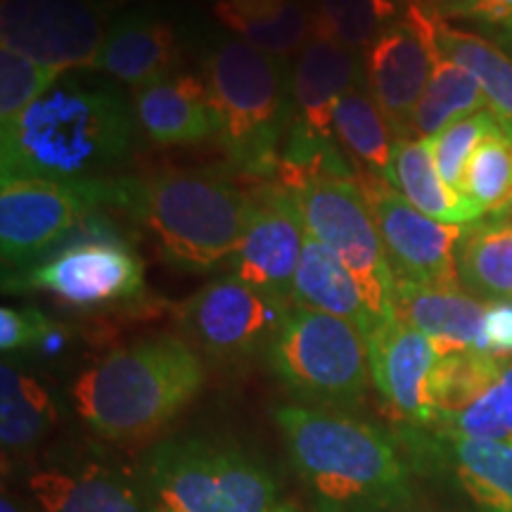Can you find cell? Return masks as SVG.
Instances as JSON below:
<instances>
[{
    "mask_svg": "<svg viewBox=\"0 0 512 512\" xmlns=\"http://www.w3.org/2000/svg\"><path fill=\"white\" fill-rule=\"evenodd\" d=\"M465 197L482 214L503 216L512 204V138L498 126L472 155L465 171Z\"/></svg>",
    "mask_w": 512,
    "mask_h": 512,
    "instance_id": "cell-32",
    "label": "cell"
},
{
    "mask_svg": "<svg viewBox=\"0 0 512 512\" xmlns=\"http://www.w3.org/2000/svg\"><path fill=\"white\" fill-rule=\"evenodd\" d=\"M290 309L292 302L226 275L183 304L181 323L204 354L235 363L268 351Z\"/></svg>",
    "mask_w": 512,
    "mask_h": 512,
    "instance_id": "cell-11",
    "label": "cell"
},
{
    "mask_svg": "<svg viewBox=\"0 0 512 512\" xmlns=\"http://www.w3.org/2000/svg\"><path fill=\"white\" fill-rule=\"evenodd\" d=\"M463 489L484 512H512V444L448 439Z\"/></svg>",
    "mask_w": 512,
    "mask_h": 512,
    "instance_id": "cell-31",
    "label": "cell"
},
{
    "mask_svg": "<svg viewBox=\"0 0 512 512\" xmlns=\"http://www.w3.org/2000/svg\"><path fill=\"white\" fill-rule=\"evenodd\" d=\"M53 330V323L36 309H0V349L5 354L27 347H41L43 339Z\"/></svg>",
    "mask_w": 512,
    "mask_h": 512,
    "instance_id": "cell-36",
    "label": "cell"
},
{
    "mask_svg": "<svg viewBox=\"0 0 512 512\" xmlns=\"http://www.w3.org/2000/svg\"><path fill=\"white\" fill-rule=\"evenodd\" d=\"M268 512H294V510L287 503H278V505H275V508H271Z\"/></svg>",
    "mask_w": 512,
    "mask_h": 512,
    "instance_id": "cell-40",
    "label": "cell"
},
{
    "mask_svg": "<svg viewBox=\"0 0 512 512\" xmlns=\"http://www.w3.org/2000/svg\"><path fill=\"white\" fill-rule=\"evenodd\" d=\"M434 48L441 57L460 64L475 76L503 131L512 138V57L503 53L496 43L456 29L434 12Z\"/></svg>",
    "mask_w": 512,
    "mask_h": 512,
    "instance_id": "cell-26",
    "label": "cell"
},
{
    "mask_svg": "<svg viewBox=\"0 0 512 512\" xmlns=\"http://www.w3.org/2000/svg\"><path fill=\"white\" fill-rule=\"evenodd\" d=\"M178 60L171 24L147 12H131L107 29L95 69L126 86L145 88L171 76Z\"/></svg>",
    "mask_w": 512,
    "mask_h": 512,
    "instance_id": "cell-21",
    "label": "cell"
},
{
    "mask_svg": "<svg viewBox=\"0 0 512 512\" xmlns=\"http://www.w3.org/2000/svg\"><path fill=\"white\" fill-rule=\"evenodd\" d=\"M133 114L110 88H53L0 136V174L8 181H107L131 152Z\"/></svg>",
    "mask_w": 512,
    "mask_h": 512,
    "instance_id": "cell-1",
    "label": "cell"
},
{
    "mask_svg": "<svg viewBox=\"0 0 512 512\" xmlns=\"http://www.w3.org/2000/svg\"><path fill=\"white\" fill-rule=\"evenodd\" d=\"M304 240L306 228L290 192L275 188L264 200L256 202L245 238L228 264L242 283L292 302V285L302 261Z\"/></svg>",
    "mask_w": 512,
    "mask_h": 512,
    "instance_id": "cell-17",
    "label": "cell"
},
{
    "mask_svg": "<svg viewBox=\"0 0 512 512\" xmlns=\"http://www.w3.org/2000/svg\"><path fill=\"white\" fill-rule=\"evenodd\" d=\"M275 422L316 512H389L408 498V470L387 432L318 406H280Z\"/></svg>",
    "mask_w": 512,
    "mask_h": 512,
    "instance_id": "cell-2",
    "label": "cell"
},
{
    "mask_svg": "<svg viewBox=\"0 0 512 512\" xmlns=\"http://www.w3.org/2000/svg\"><path fill=\"white\" fill-rule=\"evenodd\" d=\"M458 278L467 290L491 302L512 299V221H475L458 242Z\"/></svg>",
    "mask_w": 512,
    "mask_h": 512,
    "instance_id": "cell-27",
    "label": "cell"
},
{
    "mask_svg": "<svg viewBox=\"0 0 512 512\" xmlns=\"http://www.w3.org/2000/svg\"><path fill=\"white\" fill-rule=\"evenodd\" d=\"M432 10L441 17L472 19L503 31L512 29V0H434Z\"/></svg>",
    "mask_w": 512,
    "mask_h": 512,
    "instance_id": "cell-37",
    "label": "cell"
},
{
    "mask_svg": "<svg viewBox=\"0 0 512 512\" xmlns=\"http://www.w3.org/2000/svg\"><path fill=\"white\" fill-rule=\"evenodd\" d=\"M505 214H510V216H512V204H510V209H508V211H505Z\"/></svg>",
    "mask_w": 512,
    "mask_h": 512,
    "instance_id": "cell-42",
    "label": "cell"
},
{
    "mask_svg": "<svg viewBox=\"0 0 512 512\" xmlns=\"http://www.w3.org/2000/svg\"><path fill=\"white\" fill-rule=\"evenodd\" d=\"M373 384L399 420L434 425V377L441 354L430 337L394 318L368 339Z\"/></svg>",
    "mask_w": 512,
    "mask_h": 512,
    "instance_id": "cell-16",
    "label": "cell"
},
{
    "mask_svg": "<svg viewBox=\"0 0 512 512\" xmlns=\"http://www.w3.org/2000/svg\"><path fill=\"white\" fill-rule=\"evenodd\" d=\"M119 207L150 230L169 264L211 271L238 252L256 202L221 176L174 171L121 181Z\"/></svg>",
    "mask_w": 512,
    "mask_h": 512,
    "instance_id": "cell-4",
    "label": "cell"
},
{
    "mask_svg": "<svg viewBox=\"0 0 512 512\" xmlns=\"http://www.w3.org/2000/svg\"><path fill=\"white\" fill-rule=\"evenodd\" d=\"M62 72L43 67L10 48H0V119L10 121L41 100Z\"/></svg>",
    "mask_w": 512,
    "mask_h": 512,
    "instance_id": "cell-35",
    "label": "cell"
},
{
    "mask_svg": "<svg viewBox=\"0 0 512 512\" xmlns=\"http://www.w3.org/2000/svg\"><path fill=\"white\" fill-rule=\"evenodd\" d=\"M57 420L41 382L10 363L0 366V441L5 453H24L46 439Z\"/></svg>",
    "mask_w": 512,
    "mask_h": 512,
    "instance_id": "cell-28",
    "label": "cell"
},
{
    "mask_svg": "<svg viewBox=\"0 0 512 512\" xmlns=\"http://www.w3.org/2000/svg\"><path fill=\"white\" fill-rule=\"evenodd\" d=\"M216 136L230 162L249 174L278 171L280 145L294 121L292 72L283 57L242 38H223L204 64Z\"/></svg>",
    "mask_w": 512,
    "mask_h": 512,
    "instance_id": "cell-5",
    "label": "cell"
},
{
    "mask_svg": "<svg viewBox=\"0 0 512 512\" xmlns=\"http://www.w3.org/2000/svg\"><path fill=\"white\" fill-rule=\"evenodd\" d=\"M394 313L430 337L441 356L479 351L486 306L460 287H430L396 278Z\"/></svg>",
    "mask_w": 512,
    "mask_h": 512,
    "instance_id": "cell-19",
    "label": "cell"
},
{
    "mask_svg": "<svg viewBox=\"0 0 512 512\" xmlns=\"http://www.w3.org/2000/svg\"><path fill=\"white\" fill-rule=\"evenodd\" d=\"M332 131L339 143L347 147L356 166L387 176L392 164L394 143L392 126L366 88L356 86L339 98L332 114Z\"/></svg>",
    "mask_w": 512,
    "mask_h": 512,
    "instance_id": "cell-29",
    "label": "cell"
},
{
    "mask_svg": "<svg viewBox=\"0 0 512 512\" xmlns=\"http://www.w3.org/2000/svg\"><path fill=\"white\" fill-rule=\"evenodd\" d=\"M446 439H486L512 444V361L486 356L475 387L437 420Z\"/></svg>",
    "mask_w": 512,
    "mask_h": 512,
    "instance_id": "cell-23",
    "label": "cell"
},
{
    "mask_svg": "<svg viewBox=\"0 0 512 512\" xmlns=\"http://www.w3.org/2000/svg\"><path fill=\"white\" fill-rule=\"evenodd\" d=\"M479 351L501 358L512 356V302L486 304Z\"/></svg>",
    "mask_w": 512,
    "mask_h": 512,
    "instance_id": "cell-38",
    "label": "cell"
},
{
    "mask_svg": "<svg viewBox=\"0 0 512 512\" xmlns=\"http://www.w3.org/2000/svg\"><path fill=\"white\" fill-rule=\"evenodd\" d=\"M95 0H0V43L43 67H93L105 41Z\"/></svg>",
    "mask_w": 512,
    "mask_h": 512,
    "instance_id": "cell-12",
    "label": "cell"
},
{
    "mask_svg": "<svg viewBox=\"0 0 512 512\" xmlns=\"http://www.w3.org/2000/svg\"><path fill=\"white\" fill-rule=\"evenodd\" d=\"M392 0H318L313 12V36L330 38L354 53H366L370 43L389 27Z\"/></svg>",
    "mask_w": 512,
    "mask_h": 512,
    "instance_id": "cell-33",
    "label": "cell"
},
{
    "mask_svg": "<svg viewBox=\"0 0 512 512\" xmlns=\"http://www.w3.org/2000/svg\"><path fill=\"white\" fill-rule=\"evenodd\" d=\"M501 126L491 112H477L472 117L460 119L458 124L448 126L446 131H441L439 136H434L432 152H434V164L437 171L448 188H451L460 200L467 202L465 197V171L470 164L472 155L479 147V143L489 136L491 131Z\"/></svg>",
    "mask_w": 512,
    "mask_h": 512,
    "instance_id": "cell-34",
    "label": "cell"
},
{
    "mask_svg": "<svg viewBox=\"0 0 512 512\" xmlns=\"http://www.w3.org/2000/svg\"><path fill=\"white\" fill-rule=\"evenodd\" d=\"M136 117L145 138L162 147L197 143L216 133L207 83L192 74L166 76L138 88Z\"/></svg>",
    "mask_w": 512,
    "mask_h": 512,
    "instance_id": "cell-20",
    "label": "cell"
},
{
    "mask_svg": "<svg viewBox=\"0 0 512 512\" xmlns=\"http://www.w3.org/2000/svg\"><path fill=\"white\" fill-rule=\"evenodd\" d=\"M363 83L354 50L323 36H311L292 69L294 121L280 162H311L332 150V114L339 98Z\"/></svg>",
    "mask_w": 512,
    "mask_h": 512,
    "instance_id": "cell-14",
    "label": "cell"
},
{
    "mask_svg": "<svg viewBox=\"0 0 512 512\" xmlns=\"http://www.w3.org/2000/svg\"><path fill=\"white\" fill-rule=\"evenodd\" d=\"M0 512H31V508L24 501H19L17 496L5 491L3 498H0Z\"/></svg>",
    "mask_w": 512,
    "mask_h": 512,
    "instance_id": "cell-39",
    "label": "cell"
},
{
    "mask_svg": "<svg viewBox=\"0 0 512 512\" xmlns=\"http://www.w3.org/2000/svg\"><path fill=\"white\" fill-rule=\"evenodd\" d=\"M505 41H508V43H510V46H512V29H508V31H505Z\"/></svg>",
    "mask_w": 512,
    "mask_h": 512,
    "instance_id": "cell-41",
    "label": "cell"
},
{
    "mask_svg": "<svg viewBox=\"0 0 512 512\" xmlns=\"http://www.w3.org/2000/svg\"><path fill=\"white\" fill-rule=\"evenodd\" d=\"M29 489L41 512H152L145 482L102 463L46 467L29 477Z\"/></svg>",
    "mask_w": 512,
    "mask_h": 512,
    "instance_id": "cell-18",
    "label": "cell"
},
{
    "mask_svg": "<svg viewBox=\"0 0 512 512\" xmlns=\"http://www.w3.org/2000/svg\"><path fill=\"white\" fill-rule=\"evenodd\" d=\"M356 181L373 211L396 278L430 287H460L456 252L465 226L422 214L387 178L363 166H356Z\"/></svg>",
    "mask_w": 512,
    "mask_h": 512,
    "instance_id": "cell-10",
    "label": "cell"
},
{
    "mask_svg": "<svg viewBox=\"0 0 512 512\" xmlns=\"http://www.w3.org/2000/svg\"><path fill=\"white\" fill-rule=\"evenodd\" d=\"M280 188L290 192L306 233L328 247L354 275L377 328L394 320V268L370 204L351 171H318Z\"/></svg>",
    "mask_w": 512,
    "mask_h": 512,
    "instance_id": "cell-7",
    "label": "cell"
},
{
    "mask_svg": "<svg viewBox=\"0 0 512 512\" xmlns=\"http://www.w3.org/2000/svg\"><path fill=\"white\" fill-rule=\"evenodd\" d=\"M121 181H8L0 185V252L5 264L36 259L102 204H119Z\"/></svg>",
    "mask_w": 512,
    "mask_h": 512,
    "instance_id": "cell-9",
    "label": "cell"
},
{
    "mask_svg": "<svg viewBox=\"0 0 512 512\" xmlns=\"http://www.w3.org/2000/svg\"><path fill=\"white\" fill-rule=\"evenodd\" d=\"M387 183L392 185L422 214L441 223L470 226L479 219V211L470 202L460 200L448 185L441 181L430 140L399 138L394 143L392 164L387 171Z\"/></svg>",
    "mask_w": 512,
    "mask_h": 512,
    "instance_id": "cell-24",
    "label": "cell"
},
{
    "mask_svg": "<svg viewBox=\"0 0 512 512\" xmlns=\"http://www.w3.org/2000/svg\"><path fill=\"white\" fill-rule=\"evenodd\" d=\"M434 10L413 3L401 22L389 24L363 53L368 91L399 138L413 136L418 102L430 86L434 48Z\"/></svg>",
    "mask_w": 512,
    "mask_h": 512,
    "instance_id": "cell-13",
    "label": "cell"
},
{
    "mask_svg": "<svg viewBox=\"0 0 512 512\" xmlns=\"http://www.w3.org/2000/svg\"><path fill=\"white\" fill-rule=\"evenodd\" d=\"M482 107H489V102L475 76L437 53L430 86L415 110L413 136L432 140L460 119L482 112Z\"/></svg>",
    "mask_w": 512,
    "mask_h": 512,
    "instance_id": "cell-30",
    "label": "cell"
},
{
    "mask_svg": "<svg viewBox=\"0 0 512 512\" xmlns=\"http://www.w3.org/2000/svg\"><path fill=\"white\" fill-rule=\"evenodd\" d=\"M27 285L72 306L124 302L145 287V268L117 238H93L64 247L27 275Z\"/></svg>",
    "mask_w": 512,
    "mask_h": 512,
    "instance_id": "cell-15",
    "label": "cell"
},
{
    "mask_svg": "<svg viewBox=\"0 0 512 512\" xmlns=\"http://www.w3.org/2000/svg\"><path fill=\"white\" fill-rule=\"evenodd\" d=\"M292 304L349 320L368 339L377 330L373 313H370L354 275L328 247L320 245L309 233H306L302 261L294 275Z\"/></svg>",
    "mask_w": 512,
    "mask_h": 512,
    "instance_id": "cell-22",
    "label": "cell"
},
{
    "mask_svg": "<svg viewBox=\"0 0 512 512\" xmlns=\"http://www.w3.org/2000/svg\"><path fill=\"white\" fill-rule=\"evenodd\" d=\"M216 17L223 27L261 53L285 57L302 53L313 22L297 0H219Z\"/></svg>",
    "mask_w": 512,
    "mask_h": 512,
    "instance_id": "cell-25",
    "label": "cell"
},
{
    "mask_svg": "<svg viewBox=\"0 0 512 512\" xmlns=\"http://www.w3.org/2000/svg\"><path fill=\"white\" fill-rule=\"evenodd\" d=\"M204 384L190 342L159 335L114 349L74 382L76 413L100 437L136 441L169 425Z\"/></svg>",
    "mask_w": 512,
    "mask_h": 512,
    "instance_id": "cell-3",
    "label": "cell"
},
{
    "mask_svg": "<svg viewBox=\"0 0 512 512\" xmlns=\"http://www.w3.org/2000/svg\"><path fill=\"white\" fill-rule=\"evenodd\" d=\"M280 382L318 408H351L373 382L368 337L349 320L292 304L266 351Z\"/></svg>",
    "mask_w": 512,
    "mask_h": 512,
    "instance_id": "cell-8",
    "label": "cell"
},
{
    "mask_svg": "<svg viewBox=\"0 0 512 512\" xmlns=\"http://www.w3.org/2000/svg\"><path fill=\"white\" fill-rule=\"evenodd\" d=\"M152 512H268L278 486L259 460L238 446L183 437L157 444L145 460Z\"/></svg>",
    "mask_w": 512,
    "mask_h": 512,
    "instance_id": "cell-6",
    "label": "cell"
}]
</instances>
